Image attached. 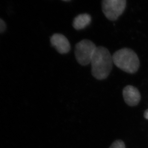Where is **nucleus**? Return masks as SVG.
Segmentation results:
<instances>
[{
	"label": "nucleus",
	"mask_w": 148,
	"mask_h": 148,
	"mask_svg": "<svg viewBox=\"0 0 148 148\" xmlns=\"http://www.w3.org/2000/svg\"><path fill=\"white\" fill-rule=\"evenodd\" d=\"M92 74L97 80L108 77L113 67V57L106 48L97 47L91 62Z\"/></svg>",
	"instance_id": "nucleus-1"
},
{
	"label": "nucleus",
	"mask_w": 148,
	"mask_h": 148,
	"mask_svg": "<svg viewBox=\"0 0 148 148\" xmlns=\"http://www.w3.org/2000/svg\"><path fill=\"white\" fill-rule=\"evenodd\" d=\"M113 63L117 67L127 73L134 74L140 67V60L135 52L125 48L117 50L113 56Z\"/></svg>",
	"instance_id": "nucleus-2"
},
{
	"label": "nucleus",
	"mask_w": 148,
	"mask_h": 148,
	"mask_svg": "<svg viewBox=\"0 0 148 148\" xmlns=\"http://www.w3.org/2000/svg\"><path fill=\"white\" fill-rule=\"evenodd\" d=\"M97 46L88 39H83L76 44L75 49L76 59L82 66H87L91 63Z\"/></svg>",
	"instance_id": "nucleus-3"
},
{
	"label": "nucleus",
	"mask_w": 148,
	"mask_h": 148,
	"mask_svg": "<svg viewBox=\"0 0 148 148\" xmlns=\"http://www.w3.org/2000/svg\"><path fill=\"white\" fill-rule=\"evenodd\" d=\"M126 0H102V11L108 19L115 21L126 8Z\"/></svg>",
	"instance_id": "nucleus-4"
},
{
	"label": "nucleus",
	"mask_w": 148,
	"mask_h": 148,
	"mask_svg": "<svg viewBox=\"0 0 148 148\" xmlns=\"http://www.w3.org/2000/svg\"><path fill=\"white\" fill-rule=\"evenodd\" d=\"M52 46L60 54L68 53L71 50V45L66 37L61 34L56 33L50 38Z\"/></svg>",
	"instance_id": "nucleus-5"
},
{
	"label": "nucleus",
	"mask_w": 148,
	"mask_h": 148,
	"mask_svg": "<svg viewBox=\"0 0 148 148\" xmlns=\"http://www.w3.org/2000/svg\"><path fill=\"white\" fill-rule=\"evenodd\" d=\"M123 96L126 104L130 106L137 105L141 99L138 89L132 86H127L125 87L123 89Z\"/></svg>",
	"instance_id": "nucleus-6"
},
{
	"label": "nucleus",
	"mask_w": 148,
	"mask_h": 148,
	"mask_svg": "<svg viewBox=\"0 0 148 148\" xmlns=\"http://www.w3.org/2000/svg\"><path fill=\"white\" fill-rule=\"evenodd\" d=\"M91 15L87 14H82L77 15L73 21V27L75 30L84 29L89 25L91 22Z\"/></svg>",
	"instance_id": "nucleus-7"
},
{
	"label": "nucleus",
	"mask_w": 148,
	"mask_h": 148,
	"mask_svg": "<svg viewBox=\"0 0 148 148\" xmlns=\"http://www.w3.org/2000/svg\"><path fill=\"white\" fill-rule=\"evenodd\" d=\"M109 148H126L125 143L121 140H117L114 141Z\"/></svg>",
	"instance_id": "nucleus-8"
},
{
	"label": "nucleus",
	"mask_w": 148,
	"mask_h": 148,
	"mask_svg": "<svg viewBox=\"0 0 148 148\" xmlns=\"http://www.w3.org/2000/svg\"><path fill=\"white\" fill-rule=\"evenodd\" d=\"M6 26V24L3 19L0 18V33H3L5 30Z\"/></svg>",
	"instance_id": "nucleus-9"
},
{
	"label": "nucleus",
	"mask_w": 148,
	"mask_h": 148,
	"mask_svg": "<svg viewBox=\"0 0 148 148\" xmlns=\"http://www.w3.org/2000/svg\"><path fill=\"white\" fill-rule=\"evenodd\" d=\"M144 118H145L146 119H148V109L145 111V112L144 113Z\"/></svg>",
	"instance_id": "nucleus-10"
},
{
	"label": "nucleus",
	"mask_w": 148,
	"mask_h": 148,
	"mask_svg": "<svg viewBox=\"0 0 148 148\" xmlns=\"http://www.w3.org/2000/svg\"><path fill=\"white\" fill-rule=\"evenodd\" d=\"M63 1H70V0H63Z\"/></svg>",
	"instance_id": "nucleus-11"
}]
</instances>
